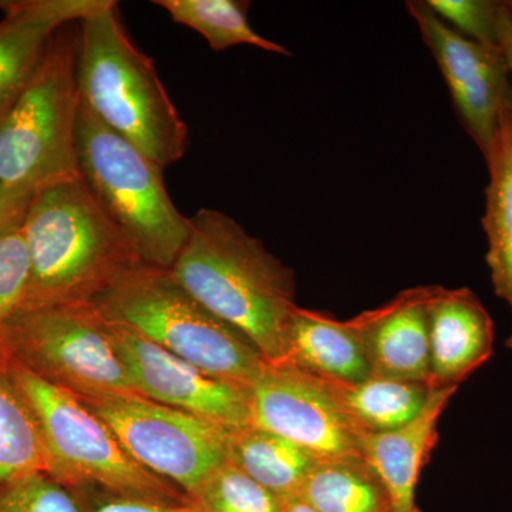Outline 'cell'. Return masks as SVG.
<instances>
[{"label": "cell", "instance_id": "obj_5", "mask_svg": "<svg viewBox=\"0 0 512 512\" xmlns=\"http://www.w3.org/2000/svg\"><path fill=\"white\" fill-rule=\"evenodd\" d=\"M79 22L56 33L39 69L0 119V184L35 192L80 177Z\"/></svg>", "mask_w": 512, "mask_h": 512}, {"label": "cell", "instance_id": "obj_8", "mask_svg": "<svg viewBox=\"0 0 512 512\" xmlns=\"http://www.w3.org/2000/svg\"><path fill=\"white\" fill-rule=\"evenodd\" d=\"M0 362L25 367L80 399L138 394L109 322L92 305L22 306L0 322Z\"/></svg>", "mask_w": 512, "mask_h": 512}, {"label": "cell", "instance_id": "obj_30", "mask_svg": "<svg viewBox=\"0 0 512 512\" xmlns=\"http://www.w3.org/2000/svg\"><path fill=\"white\" fill-rule=\"evenodd\" d=\"M498 43L503 50L507 62L510 64L512 76V0L500 3L498 15Z\"/></svg>", "mask_w": 512, "mask_h": 512}, {"label": "cell", "instance_id": "obj_15", "mask_svg": "<svg viewBox=\"0 0 512 512\" xmlns=\"http://www.w3.org/2000/svg\"><path fill=\"white\" fill-rule=\"evenodd\" d=\"M431 389H458L494 355V322L470 288H434L429 303Z\"/></svg>", "mask_w": 512, "mask_h": 512}, {"label": "cell", "instance_id": "obj_32", "mask_svg": "<svg viewBox=\"0 0 512 512\" xmlns=\"http://www.w3.org/2000/svg\"><path fill=\"white\" fill-rule=\"evenodd\" d=\"M413 512H421L420 508H417V510H414Z\"/></svg>", "mask_w": 512, "mask_h": 512}, {"label": "cell", "instance_id": "obj_1", "mask_svg": "<svg viewBox=\"0 0 512 512\" xmlns=\"http://www.w3.org/2000/svg\"><path fill=\"white\" fill-rule=\"evenodd\" d=\"M185 291L234 326L269 365L284 362L286 335L296 303L293 269L234 218L202 208L170 268Z\"/></svg>", "mask_w": 512, "mask_h": 512}, {"label": "cell", "instance_id": "obj_27", "mask_svg": "<svg viewBox=\"0 0 512 512\" xmlns=\"http://www.w3.org/2000/svg\"><path fill=\"white\" fill-rule=\"evenodd\" d=\"M430 8L450 28L484 45L498 43L500 3L495 0H427Z\"/></svg>", "mask_w": 512, "mask_h": 512}, {"label": "cell", "instance_id": "obj_7", "mask_svg": "<svg viewBox=\"0 0 512 512\" xmlns=\"http://www.w3.org/2000/svg\"><path fill=\"white\" fill-rule=\"evenodd\" d=\"M35 417L47 460V474L73 488L93 485L110 493L183 503L175 485L140 466L116 434L76 394L33 375L25 367L0 362Z\"/></svg>", "mask_w": 512, "mask_h": 512}, {"label": "cell", "instance_id": "obj_13", "mask_svg": "<svg viewBox=\"0 0 512 512\" xmlns=\"http://www.w3.org/2000/svg\"><path fill=\"white\" fill-rule=\"evenodd\" d=\"M434 288L436 285L406 289L348 320L372 376L429 386V303Z\"/></svg>", "mask_w": 512, "mask_h": 512}, {"label": "cell", "instance_id": "obj_10", "mask_svg": "<svg viewBox=\"0 0 512 512\" xmlns=\"http://www.w3.org/2000/svg\"><path fill=\"white\" fill-rule=\"evenodd\" d=\"M406 8L439 66L461 126L487 157L512 107L507 57L500 46L474 42L450 28L427 0H410Z\"/></svg>", "mask_w": 512, "mask_h": 512}, {"label": "cell", "instance_id": "obj_2", "mask_svg": "<svg viewBox=\"0 0 512 512\" xmlns=\"http://www.w3.org/2000/svg\"><path fill=\"white\" fill-rule=\"evenodd\" d=\"M23 231L30 285L22 306L92 305L144 264L80 177L35 192Z\"/></svg>", "mask_w": 512, "mask_h": 512}, {"label": "cell", "instance_id": "obj_24", "mask_svg": "<svg viewBox=\"0 0 512 512\" xmlns=\"http://www.w3.org/2000/svg\"><path fill=\"white\" fill-rule=\"evenodd\" d=\"M188 498L202 512H281L282 498L225 461Z\"/></svg>", "mask_w": 512, "mask_h": 512}, {"label": "cell", "instance_id": "obj_29", "mask_svg": "<svg viewBox=\"0 0 512 512\" xmlns=\"http://www.w3.org/2000/svg\"><path fill=\"white\" fill-rule=\"evenodd\" d=\"M33 195L0 184V235L25 220Z\"/></svg>", "mask_w": 512, "mask_h": 512}, {"label": "cell", "instance_id": "obj_16", "mask_svg": "<svg viewBox=\"0 0 512 512\" xmlns=\"http://www.w3.org/2000/svg\"><path fill=\"white\" fill-rule=\"evenodd\" d=\"M457 389H431L421 412L384 433L359 434L360 456L382 480L394 512L417 510L416 488L439 441V421Z\"/></svg>", "mask_w": 512, "mask_h": 512}, {"label": "cell", "instance_id": "obj_11", "mask_svg": "<svg viewBox=\"0 0 512 512\" xmlns=\"http://www.w3.org/2000/svg\"><path fill=\"white\" fill-rule=\"evenodd\" d=\"M251 426L278 434L318 457L360 456L359 433L319 377L266 365L249 387Z\"/></svg>", "mask_w": 512, "mask_h": 512}, {"label": "cell", "instance_id": "obj_9", "mask_svg": "<svg viewBox=\"0 0 512 512\" xmlns=\"http://www.w3.org/2000/svg\"><path fill=\"white\" fill-rule=\"evenodd\" d=\"M82 400L141 467L187 497L228 460L229 431L210 421L138 394Z\"/></svg>", "mask_w": 512, "mask_h": 512}, {"label": "cell", "instance_id": "obj_20", "mask_svg": "<svg viewBox=\"0 0 512 512\" xmlns=\"http://www.w3.org/2000/svg\"><path fill=\"white\" fill-rule=\"evenodd\" d=\"M228 458L282 500L298 494L319 461L305 448L254 426L229 433Z\"/></svg>", "mask_w": 512, "mask_h": 512}, {"label": "cell", "instance_id": "obj_31", "mask_svg": "<svg viewBox=\"0 0 512 512\" xmlns=\"http://www.w3.org/2000/svg\"><path fill=\"white\" fill-rule=\"evenodd\" d=\"M281 512H318L311 505L303 503L298 497H289L282 500Z\"/></svg>", "mask_w": 512, "mask_h": 512}, {"label": "cell", "instance_id": "obj_25", "mask_svg": "<svg viewBox=\"0 0 512 512\" xmlns=\"http://www.w3.org/2000/svg\"><path fill=\"white\" fill-rule=\"evenodd\" d=\"M0 512H83L76 495L46 473L0 488Z\"/></svg>", "mask_w": 512, "mask_h": 512}, {"label": "cell", "instance_id": "obj_12", "mask_svg": "<svg viewBox=\"0 0 512 512\" xmlns=\"http://www.w3.org/2000/svg\"><path fill=\"white\" fill-rule=\"evenodd\" d=\"M107 322L140 396L210 421L229 433L251 426L249 389L210 375L127 326Z\"/></svg>", "mask_w": 512, "mask_h": 512}, {"label": "cell", "instance_id": "obj_19", "mask_svg": "<svg viewBox=\"0 0 512 512\" xmlns=\"http://www.w3.org/2000/svg\"><path fill=\"white\" fill-rule=\"evenodd\" d=\"M323 382L359 434L399 429L421 412L431 393L424 383L377 376L353 384Z\"/></svg>", "mask_w": 512, "mask_h": 512}, {"label": "cell", "instance_id": "obj_21", "mask_svg": "<svg viewBox=\"0 0 512 512\" xmlns=\"http://www.w3.org/2000/svg\"><path fill=\"white\" fill-rule=\"evenodd\" d=\"M293 497L318 512H394L382 480L357 456L319 460Z\"/></svg>", "mask_w": 512, "mask_h": 512}, {"label": "cell", "instance_id": "obj_6", "mask_svg": "<svg viewBox=\"0 0 512 512\" xmlns=\"http://www.w3.org/2000/svg\"><path fill=\"white\" fill-rule=\"evenodd\" d=\"M77 161L83 183L146 265L170 269L190 235L156 161L101 124L80 101Z\"/></svg>", "mask_w": 512, "mask_h": 512}, {"label": "cell", "instance_id": "obj_17", "mask_svg": "<svg viewBox=\"0 0 512 512\" xmlns=\"http://www.w3.org/2000/svg\"><path fill=\"white\" fill-rule=\"evenodd\" d=\"M281 365L336 383H359L372 377L362 346L348 320L298 306L286 335Z\"/></svg>", "mask_w": 512, "mask_h": 512}, {"label": "cell", "instance_id": "obj_3", "mask_svg": "<svg viewBox=\"0 0 512 512\" xmlns=\"http://www.w3.org/2000/svg\"><path fill=\"white\" fill-rule=\"evenodd\" d=\"M77 87L80 101L101 124L160 167L184 157L187 124L153 60L128 36L114 0L79 22Z\"/></svg>", "mask_w": 512, "mask_h": 512}, {"label": "cell", "instance_id": "obj_18", "mask_svg": "<svg viewBox=\"0 0 512 512\" xmlns=\"http://www.w3.org/2000/svg\"><path fill=\"white\" fill-rule=\"evenodd\" d=\"M485 163L490 177L481 221L488 242L485 261L495 295L512 311V107L504 114ZM505 346L512 350V332Z\"/></svg>", "mask_w": 512, "mask_h": 512}, {"label": "cell", "instance_id": "obj_26", "mask_svg": "<svg viewBox=\"0 0 512 512\" xmlns=\"http://www.w3.org/2000/svg\"><path fill=\"white\" fill-rule=\"evenodd\" d=\"M30 285V256L23 221L0 235V322L18 311Z\"/></svg>", "mask_w": 512, "mask_h": 512}, {"label": "cell", "instance_id": "obj_22", "mask_svg": "<svg viewBox=\"0 0 512 512\" xmlns=\"http://www.w3.org/2000/svg\"><path fill=\"white\" fill-rule=\"evenodd\" d=\"M178 25L200 33L214 52L248 45L275 55L291 56L286 47L256 33L249 23L248 0H156Z\"/></svg>", "mask_w": 512, "mask_h": 512}, {"label": "cell", "instance_id": "obj_28", "mask_svg": "<svg viewBox=\"0 0 512 512\" xmlns=\"http://www.w3.org/2000/svg\"><path fill=\"white\" fill-rule=\"evenodd\" d=\"M79 500L83 512H202L191 500L183 503L131 497L110 493L93 485L70 488Z\"/></svg>", "mask_w": 512, "mask_h": 512}, {"label": "cell", "instance_id": "obj_23", "mask_svg": "<svg viewBox=\"0 0 512 512\" xmlns=\"http://www.w3.org/2000/svg\"><path fill=\"white\" fill-rule=\"evenodd\" d=\"M39 473L47 474V460L35 417L0 369V488Z\"/></svg>", "mask_w": 512, "mask_h": 512}, {"label": "cell", "instance_id": "obj_14", "mask_svg": "<svg viewBox=\"0 0 512 512\" xmlns=\"http://www.w3.org/2000/svg\"><path fill=\"white\" fill-rule=\"evenodd\" d=\"M107 0L0 2V119L33 79L60 29L103 8Z\"/></svg>", "mask_w": 512, "mask_h": 512}, {"label": "cell", "instance_id": "obj_4", "mask_svg": "<svg viewBox=\"0 0 512 512\" xmlns=\"http://www.w3.org/2000/svg\"><path fill=\"white\" fill-rule=\"evenodd\" d=\"M92 306L104 319L127 326L210 375L245 389L268 365L244 333L201 305L170 269L138 265Z\"/></svg>", "mask_w": 512, "mask_h": 512}]
</instances>
